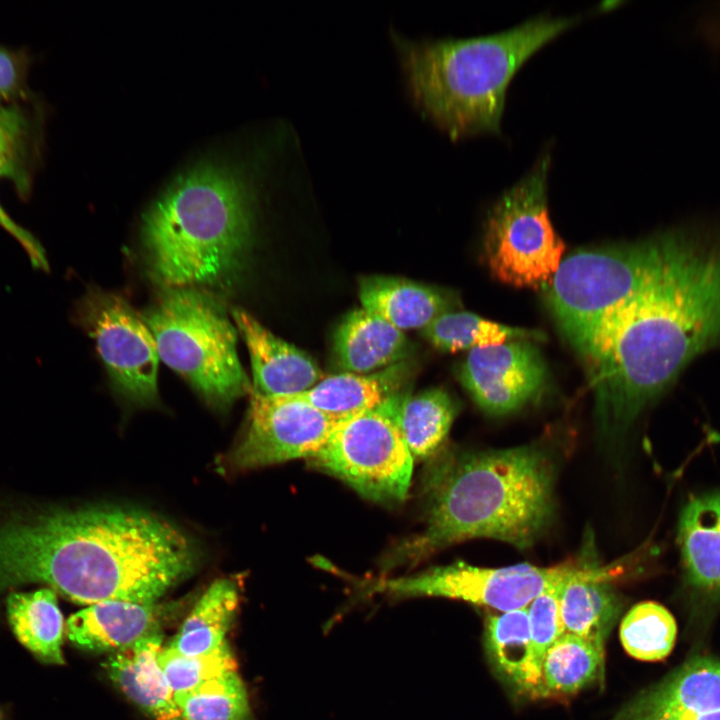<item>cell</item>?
I'll return each mask as SVG.
<instances>
[{
	"instance_id": "cell-27",
	"label": "cell",
	"mask_w": 720,
	"mask_h": 720,
	"mask_svg": "<svg viewBox=\"0 0 720 720\" xmlns=\"http://www.w3.org/2000/svg\"><path fill=\"white\" fill-rule=\"evenodd\" d=\"M423 336L437 349L446 352L472 350L514 340L544 341L538 330L510 327L466 311H449L422 330Z\"/></svg>"
},
{
	"instance_id": "cell-24",
	"label": "cell",
	"mask_w": 720,
	"mask_h": 720,
	"mask_svg": "<svg viewBox=\"0 0 720 720\" xmlns=\"http://www.w3.org/2000/svg\"><path fill=\"white\" fill-rule=\"evenodd\" d=\"M238 603V590L232 580L214 581L186 617L169 647L186 656L215 651L226 642Z\"/></svg>"
},
{
	"instance_id": "cell-12",
	"label": "cell",
	"mask_w": 720,
	"mask_h": 720,
	"mask_svg": "<svg viewBox=\"0 0 720 720\" xmlns=\"http://www.w3.org/2000/svg\"><path fill=\"white\" fill-rule=\"evenodd\" d=\"M247 431L230 456L240 469L315 456L338 423L292 395L251 391Z\"/></svg>"
},
{
	"instance_id": "cell-6",
	"label": "cell",
	"mask_w": 720,
	"mask_h": 720,
	"mask_svg": "<svg viewBox=\"0 0 720 720\" xmlns=\"http://www.w3.org/2000/svg\"><path fill=\"white\" fill-rule=\"evenodd\" d=\"M159 359L182 375L209 403L224 408L247 392L236 350V330L207 294L169 288L143 315Z\"/></svg>"
},
{
	"instance_id": "cell-21",
	"label": "cell",
	"mask_w": 720,
	"mask_h": 720,
	"mask_svg": "<svg viewBox=\"0 0 720 720\" xmlns=\"http://www.w3.org/2000/svg\"><path fill=\"white\" fill-rule=\"evenodd\" d=\"M606 568L583 562L563 585L559 609L564 633L574 634L604 649L620 612V600Z\"/></svg>"
},
{
	"instance_id": "cell-14",
	"label": "cell",
	"mask_w": 720,
	"mask_h": 720,
	"mask_svg": "<svg viewBox=\"0 0 720 720\" xmlns=\"http://www.w3.org/2000/svg\"><path fill=\"white\" fill-rule=\"evenodd\" d=\"M232 316L250 354L253 391L266 396L294 395L325 377L309 355L274 335L246 311L233 309Z\"/></svg>"
},
{
	"instance_id": "cell-2",
	"label": "cell",
	"mask_w": 720,
	"mask_h": 720,
	"mask_svg": "<svg viewBox=\"0 0 720 720\" xmlns=\"http://www.w3.org/2000/svg\"><path fill=\"white\" fill-rule=\"evenodd\" d=\"M48 587L80 604L155 603L198 562L167 521L117 506H53Z\"/></svg>"
},
{
	"instance_id": "cell-17",
	"label": "cell",
	"mask_w": 720,
	"mask_h": 720,
	"mask_svg": "<svg viewBox=\"0 0 720 720\" xmlns=\"http://www.w3.org/2000/svg\"><path fill=\"white\" fill-rule=\"evenodd\" d=\"M677 540L687 586L703 596H719L720 491L692 497L686 503Z\"/></svg>"
},
{
	"instance_id": "cell-11",
	"label": "cell",
	"mask_w": 720,
	"mask_h": 720,
	"mask_svg": "<svg viewBox=\"0 0 720 720\" xmlns=\"http://www.w3.org/2000/svg\"><path fill=\"white\" fill-rule=\"evenodd\" d=\"M75 314L94 339L117 390L138 404L156 402L159 355L143 317L121 296L98 289L87 292Z\"/></svg>"
},
{
	"instance_id": "cell-28",
	"label": "cell",
	"mask_w": 720,
	"mask_h": 720,
	"mask_svg": "<svg viewBox=\"0 0 720 720\" xmlns=\"http://www.w3.org/2000/svg\"><path fill=\"white\" fill-rule=\"evenodd\" d=\"M604 649L570 633L549 648L541 668L543 694H573L603 673Z\"/></svg>"
},
{
	"instance_id": "cell-22",
	"label": "cell",
	"mask_w": 720,
	"mask_h": 720,
	"mask_svg": "<svg viewBox=\"0 0 720 720\" xmlns=\"http://www.w3.org/2000/svg\"><path fill=\"white\" fill-rule=\"evenodd\" d=\"M334 353L344 372L369 374L405 361L409 343L403 331L361 307L339 324Z\"/></svg>"
},
{
	"instance_id": "cell-31",
	"label": "cell",
	"mask_w": 720,
	"mask_h": 720,
	"mask_svg": "<svg viewBox=\"0 0 720 720\" xmlns=\"http://www.w3.org/2000/svg\"><path fill=\"white\" fill-rule=\"evenodd\" d=\"M33 125L16 103L0 105V177L9 179L26 199L31 191Z\"/></svg>"
},
{
	"instance_id": "cell-33",
	"label": "cell",
	"mask_w": 720,
	"mask_h": 720,
	"mask_svg": "<svg viewBox=\"0 0 720 720\" xmlns=\"http://www.w3.org/2000/svg\"><path fill=\"white\" fill-rule=\"evenodd\" d=\"M566 581L551 586L537 596L527 607L532 647V668L542 693L541 668L543 660L549 648L564 633L560 617L559 598Z\"/></svg>"
},
{
	"instance_id": "cell-19",
	"label": "cell",
	"mask_w": 720,
	"mask_h": 720,
	"mask_svg": "<svg viewBox=\"0 0 720 720\" xmlns=\"http://www.w3.org/2000/svg\"><path fill=\"white\" fill-rule=\"evenodd\" d=\"M162 640L161 632L146 636L110 655L104 669L110 680L155 720H183L157 661Z\"/></svg>"
},
{
	"instance_id": "cell-15",
	"label": "cell",
	"mask_w": 720,
	"mask_h": 720,
	"mask_svg": "<svg viewBox=\"0 0 720 720\" xmlns=\"http://www.w3.org/2000/svg\"><path fill=\"white\" fill-rule=\"evenodd\" d=\"M720 709V660L694 657L638 696L614 720H657Z\"/></svg>"
},
{
	"instance_id": "cell-9",
	"label": "cell",
	"mask_w": 720,
	"mask_h": 720,
	"mask_svg": "<svg viewBox=\"0 0 720 720\" xmlns=\"http://www.w3.org/2000/svg\"><path fill=\"white\" fill-rule=\"evenodd\" d=\"M405 391L372 410L338 422L324 447L309 459L311 464L368 499H405L414 462L397 420Z\"/></svg>"
},
{
	"instance_id": "cell-10",
	"label": "cell",
	"mask_w": 720,
	"mask_h": 720,
	"mask_svg": "<svg viewBox=\"0 0 720 720\" xmlns=\"http://www.w3.org/2000/svg\"><path fill=\"white\" fill-rule=\"evenodd\" d=\"M583 562L567 561L552 567L524 563L485 568L459 561L411 576L381 579L372 588L397 597L462 600L502 613L528 607L542 592L574 575Z\"/></svg>"
},
{
	"instance_id": "cell-3",
	"label": "cell",
	"mask_w": 720,
	"mask_h": 720,
	"mask_svg": "<svg viewBox=\"0 0 720 720\" xmlns=\"http://www.w3.org/2000/svg\"><path fill=\"white\" fill-rule=\"evenodd\" d=\"M555 472L550 453L536 445L458 455L436 477L425 528L386 564L416 563L473 538L530 548L552 520Z\"/></svg>"
},
{
	"instance_id": "cell-7",
	"label": "cell",
	"mask_w": 720,
	"mask_h": 720,
	"mask_svg": "<svg viewBox=\"0 0 720 720\" xmlns=\"http://www.w3.org/2000/svg\"><path fill=\"white\" fill-rule=\"evenodd\" d=\"M665 241L662 232L631 243L577 250L561 261L548 284V304L578 354L604 315L644 283Z\"/></svg>"
},
{
	"instance_id": "cell-35",
	"label": "cell",
	"mask_w": 720,
	"mask_h": 720,
	"mask_svg": "<svg viewBox=\"0 0 720 720\" xmlns=\"http://www.w3.org/2000/svg\"><path fill=\"white\" fill-rule=\"evenodd\" d=\"M0 227L9 233L26 252L31 265L44 272L49 271V262L44 247L28 230L16 223L0 204Z\"/></svg>"
},
{
	"instance_id": "cell-32",
	"label": "cell",
	"mask_w": 720,
	"mask_h": 720,
	"mask_svg": "<svg viewBox=\"0 0 720 720\" xmlns=\"http://www.w3.org/2000/svg\"><path fill=\"white\" fill-rule=\"evenodd\" d=\"M157 661L174 693L192 690L210 679L236 671V661L227 642L199 656L182 655L167 646L161 649Z\"/></svg>"
},
{
	"instance_id": "cell-25",
	"label": "cell",
	"mask_w": 720,
	"mask_h": 720,
	"mask_svg": "<svg viewBox=\"0 0 720 720\" xmlns=\"http://www.w3.org/2000/svg\"><path fill=\"white\" fill-rule=\"evenodd\" d=\"M485 647L491 662L520 691L543 696L532 668L527 607L490 615L485 625Z\"/></svg>"
},
{
	"instance_id": "cell-34",
	"label": "cell",
	"mask_w": 720,
	"mask_h": 720,
	"mask_svg": "<svg viewBox=\"0 0 720 720\" xmlns=\"http://www.w3.org/2000/svg\"><path fill=\"white\" fill-rule=\"evenodd\" d=\"M28 65L24 53L0 45V105L16 103L24 95Z\"/></svg>"
},
{
	"instance_id": "cell-18",
	"label": "cell",
	"mask_w": 720,
	"mask_h": 720,
	"mask_svg": "<svg viewBox=\"0 0 720 720\" xmlns=\"http://www.w3.org/2000/svg\"><path fill=\"white\" fill-rule=\"evenodd\" d=\"M359 299L362 308L403 332L424 330L436 318L458 306L456 297L448 291L383 275L361 278Z\"/></svg>"
},
{
	"instance_id": "cell-29",
	"label": "cell",
	"mask_w": 720,
	"mask_h": 720,
	"mask_svg": "<svg viewBox=\"0 0 720 720\" xmlns=\"http://www.w3.org/2000/svg\"><path fill=\"white\" fill-rule=\"evenodd\" d=\"M174 701L183 720H251L247 691L236 671L174 693Z\"/></svg>"
},
{
	"instance_id": "cell-26",
	"label": "cell",
	"mask_w": 720,
	"mask_h": 720,
	"mask_svg": "<svg viewBox=\"0 0 720 720\" xmlns=\"http://www.w3.org/2000/svg\"><path fill=\"white\" fill-rule=\"evenodd\" d=\"M457 411L456 401L442 388L403 393L397 420L414 460L426 459L440 447Z\"/></svg>"
},
{
	"instance_id": "cell-30",
	"label": "cell",
	"mask_w": 720,
	"mask_h": 720,
	"mask_svg": "<svg viewBox=\"0 0 720 720\" xmlns=\"http://www.w3.org/2000/svg\"><path fill=\"white\" fill-rule=\"evenodd\" d=\"M625 651L638 660L660 661L672 651L677 625L673 615L661 604L644 601L633 606L620 625Z\"/></svg>"
},
{
	"instance_id": "cell-1",
	"label": "cell",
	"mask_w": 720,
	"mask_h": 720,
	"mask_svg": "<svg viewBox=\"0 0 720 720\" xmlns=\"http://www.w3.org/2000/svg\"><path fill=\"white\" fill-rule=\"evenodd\" d=\"M720 343V230L666 231L662 256L609 314L597 363L608 388L645 407Z\"/></svg>"
},
{
	"instance_id": "cell-4",
	"label": "cell",
	"mask_w": 720,
	"mask_h": 720,
	"mask_svg": "<svg viewBox=\"0 0 720 720\" xmlns=\"http://www.w3.org/2000/svg\"><path fill=\"white\" fill-rule=\"evenodd\" d=\"M578 19L538 15L501 32L463 39L392 37L413 103L458 138L498 131L512 76L534 51Z\"/></svg>"
},
{
	"instance_id": "cell-38",
	"label": "cell",
	"mask_w": 720,
	"mask_h": 720,
	"mask_svg": "<svg viewBox=\"0 0 720 720\" xmlns=\"http://www.w3.org/2000/svg\"><path fill=\"white\" fill-rule=\"evenodd\" d=\"M658 720H669V719H667V718H660V719H658Z\"/></svg>"
},
{
	"instance_id": "cell-13",
	"label": "cell",
	"mask_w": 720,
	"mask_h": 720,
	"mask_svg": "<svg viewBox=\"0 0 720 720\" xmlns=\"http://www.w3.org/2000/svg\"><path fill=\"white\" fill-rule=\"evenodd\" d=\"M459 378L482 411L503 416L540 397L548 370L534 342L514 340L470 350Z\"/></svg>"
},
{
	"instance_id": "cell-16",
	"label": "cell",
	"mask_w": 720,
	"mask_h": 720,
	"mask_svg": "<svg viewBox=\"0 0 720 720\" xmlns=\"http://www.w3.org/2000/svg\"><path fill=\"white\" fill-rule=\"evenodd\" d=\"M168 607L155 603L104 601L69 617L67 637L90 652H116L140 639L161 632Z\"/></svg>"
},
{
	"instance_id": "cell-5",
	"label": "cell",
	"mask_w": 720,
	"mask_h": 720,
	"mask_svg": "<svg viewBox=\"0 0 720 720\" xmlns=\"http://www.w3.org/2000/svg\"><path fill=\"white\" fill-rule=\"evenodd\" d=\"M252 225L246 181L224 166H197L178 177L143 216L149 269L169 288L215 285L239 267Z\"/></svg>"
},
{
	"instance_id": "cell-23",
	"label": "cell",
	"mask_w": 720,
	"mask_h": 720,
	"mask_svg": "<svg viewBox=\"0 0 720 720\" xmlns=\"http://www.w3.org/2000/svg\"><path fill=\"white\" fill-rule=\"evenodd\" d=\"M9 625L17 640L45 664L63 665L64 620L57 594L48 587L7 596Z\"/></svg>"
},
{
	"instance_id": "cell-20",
	"label": "cell",
	"mask_w": 720,
	"mask_h": 720,
	"mask_svg": "<svg viewBox=\"0 0 720 720\" xmlns=\"http://www.w3.org/2000/svg\"><path fill=\"white\" fill-rule=\"evenodd\" d=\"M409 371L405 360L369 374L343 372L324 377L312 388L292 396L340 422L372 410L403 391Z\"/></svg>"
},
{
	"instance_id": "cell-36",
	"label": "cell",
	"mask_w": 720,
	"mask_h": 720,
	"mask_svg": "<svg viewBox=\"0 0 720 720\" xmlns=\"http://www.w3.org/2000/svg\"><path fill=\"white\" fill-rule=\"evenodd\" d=\"M661 718H667L669 720H720V709L713 711V712L699 714V715L672 714V715H667V716H664Z\"/></svg>"
},
{
	"instance_id": "cell-37",
	"label": "cell",
	"mask_w": 720,
	"mask_h": 720,
	"mask_svg": "<svg viewBox=\"0 0 720 720\" xmlns=\"http://www.w3.org/2000/svg\"><path fill=\"white\" fill-rule=\"evenodd\" d=\"M3 717H4V716H3V712H2V710L0 709V720H3Z\"/></svg>"
},
{
	"instance_id": "cell-8",
	"label": "cell",
	"mask_w": 720,
	"mask_h": 720,
	"mask_svg": "<svg viewBox=\"0 0 720 720\" xmlns=\"http://www.w3.org/2000/svg\"><path fill=\"white\" fill-rule=\"evenodd\" d=\"M549 155H543L488 212L484 255L492 276L520 288L548 285L565 245L548 213Z\"/></svg>"
}]
</instances>
